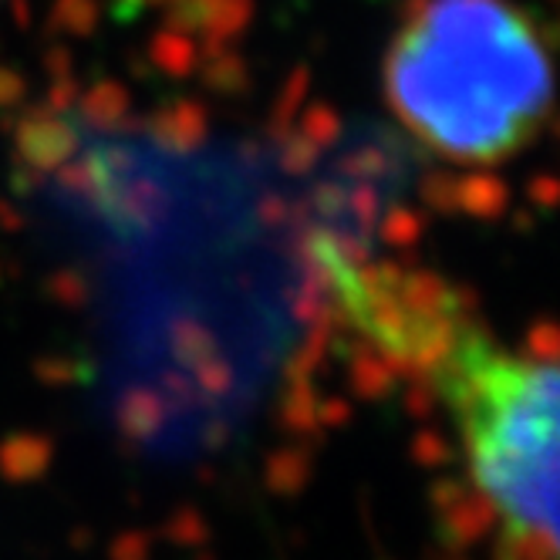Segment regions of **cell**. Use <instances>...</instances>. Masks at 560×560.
Listing matches in <instances>:
<instances>
[{
    "mask_svg": "<svg viewBox=\"0 0 560 560\" xmlns=\"http://www.w3.org/2000/svg\"><path fill=\"white\" fill-rule=\"evenodd\" d=\"M385 92L429 149L490 166L547 122L550 55L530 14L506 0H429L388 48Z\"/></svg>",
    "mask_w": 560,
    "mask_h": 560,
    "instance_id": "1",
    "label": "cell"
},
{
    "mask_svg": "<svg viewBox=\"0 0 560 560\" xmlns=\"http://www.w3.org/2000/svg\"><path fill=\"white\" fill-rule=\"evenodd\" d=\"M463 459L506 560H557V365L483 335L439 372Z\"/></svg>",
    "mask_w": 560,
    "mask_h": 560,
    "instance_id": "2",
    "label": "cell"
}]
</instances>
